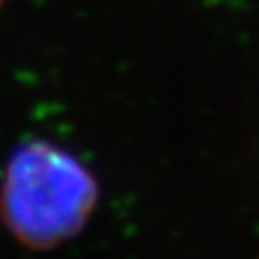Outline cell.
<instances>
[{
	"mask_svg": "<svg viewBox=\"0 0 259 259\" xmlns=\"http://www.w3.org/2000/svg\"><path fill=\"white\" fill-rule=\"evenodd\" d=\"M98 202L94 176L68 151L47 141L21 145L0 186V219L31 249H53L74 239Z\"/></svg>",
	"mask_w": 259,
	"mask_h": 259,
	"instance_id": "6da1fadb",
	"label": "cell"
},
{
	"mask_svg": "<svg viewBox=\"0 0 259 259\" xmlns=\"http://www.w3.org/2000/svg\"><path fill=\"white\" fill-rule=\"evenodd\" d=\"M3 3H5V0H0V5H3Z\"/></svg>",
	"mask_w": 259,
	"mask_h": 259,
	"instance_id": "7a4b0ae2",
	"label": "cell"
}]
</instances>
